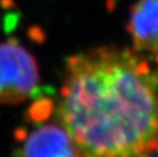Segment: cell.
<instances>
[{"mask_svg":"<svg viewBox=\"0 0 158 157\" xmlns=\"http://www.w3.org/2000/svg\"><path fill=\"white\" fill-rule=\"evenodd\" d=\"M57 119L79 157H151L158 151V70L133 48L70 56Z\"/></svg>","mask_w":158,"mask_h":157,"instance_id":"1","label":"cell"},{"mask_svg":"<svg viewBox=\"0 0 158 157\" xmlns=\"http://www.w3.org/2000/svg\"><path fill=\"white\" fill-rule=\"evenodd\" d=\"M38 66L16 40L0 43V104L25 101L37 88Z\"/></svg>","mask_w":158,"mask_h":157,"instance_id":"2","label":"cell"},{"mask_svg":"<svg viewBox=\"0 0 158 157\" xmlns=\"http://www.w3.org/2000/svg\"><path fill=\"white\" fill-rule=\"evenodd\" d=\"M127 31L133 49L158 67V0H137L130 11Z\"/></svg>","mask_w":158,"mask_h":157,"instance_id":"3","label":"cell"},{"mask_svg":"<svg viewBox=\"0 0 158 157\" xmlns=\"http://www.w3.org/2000/svg\"><path fill=\"white\" fill-rule=\"evenodd\" d=\"M17 157H79V155L70 135L60 124H44L25 136Z\"/></svg>","mask_w":158,"mask_h":157,"instance_id":"4","label":"cell"}]
</instances>
